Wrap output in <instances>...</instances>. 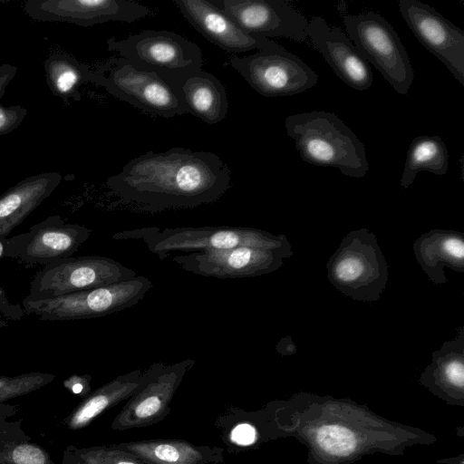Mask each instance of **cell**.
Returning <instances> with one entry per match:
<instances>
[{
    "mask_svg": "<svg viewBox=\"0 0 464 464\" xmlns=\"http://www.w3.org/2000/svg\"><path fill=\"white\" fill-rule=\"evenodd\" d=\"M278 439L293 438L307 451L308 464H353L366 456L399 457L437 437L373 411L350 398L297 392L265 407Z\"/></svg>",
    "mask_w": 464,
    "mask_h": 464,
    "instance_id": "6da1fadb",
    "label": "cell"
},
{
    "mask_svg": "<svg viewBox=\"0 0 464 464\" xmlns=\"http://www.w3.org/2000/svg\"><path fill=\"white\" fill-rule=\"evenodd\" d=\"M116 204L157 213L218 200L231 186V169L211 151L173 147L127 162L106 179Z\"/></svg>",
    "mask_w": 464,
    "mask_h": 464,
    "instance_id": "7a4b0ae2",
    "label": "cell"
},
{
    "mask_svg": "<svg viewBox=\"0 0 464 464\" xmlns=\"http://www.w3.org/2000/svg\"><path fill=\"white\" fill-rule=\"evenodd\" d=\"M285 127L304 161L334 167L356 179L369 170L363 143L336 114L324 111L293 114L285 120Z\"/></svg>",
    "mask_w": 464,
    "mask_h": 464,
    "instance_id": "3957f363",
    "label": "cell"
},
{
    "mask_svg": "<svg viewBox=\"0 0 464 464\" xmlns=\"http://www.w3.org/2000/svg\"><path fill=\"white\" fill-rule=\"evenodd\" d=\"M115 240H140L147 248L163 260L173 252H200L241 246L276 249L291 246L285 235L246 227H156L117 232Z\"/></svg>",
    "mask_w": 464,
    "mask_h": 464,
    "instance_id": "277c9868",
    "label": "cell"
},
{
    "mask_svg": "<svg viewBox=\"0 0 464 464\" xmlns=\"http://www.w3.org/2000/svg\"><path fill=\"white\" fill-rule=\"evenodd\" d=\"M107 48L134 68L153 73L177 90L202 71L200 47L186 37L167 30H143L124 39L111 37Z\"/></svg>",
    "mask_w": 464,
    "mask_h": 464,
    "instance_id": "5b68a950",
    "label": "cell"
},
{
    "mask_svg": "<svg viewBox=\"0 0 464 464\" xmlns=\"http://www.w3.org/2000/svg\"><path fill=\"white\" fill-rule=\"evenodd\" d=\"M326 269L329 282L354 301H378L389 277L377 237L365 227L352 230L343 237Z\"/></svg>",
    "mask_w": 464,
    "mask_h": 464,
    "instance_id": "8992f818",
    "label": "cell"
},
{
    "mask_svg": "<svg viewBox=\"0 0 464 464\" xmlns=\"http://www.w3.org/2000/svg\"><path fill=\"white\" fill-rule=\"evenodd\" d=\"M91 82L147 113L163 118L189 113L181 91L116 55L92 70Z\"/></svg>",
    "mask_w": 464,
    "mask_h": 464,
    "instance_id": "52a82bcc",
    "label": "cell"
},
{
    "mask_svg": "<svg viewBox=\"0 0 464 464\" xmlns=\"http://www.w3.org/2000/svg\"><path fill=\"white\" fill-rule=\"evenodd\" d=\"M152 288L143 276L122 282L81 291L54 298L30 301L23 299L25 314H35L44 321H71L102 317L128 309L141 301Z\"/></svg>",
    "mask_w": 464,
    "mask_h": 464,
    "instance_id": "ba28073f",
    "label": "cell"
},
{
    "mask_svg": "<svg viewBox=\"0 0 464 464\" xmlns=\"http://www.w3.org/2000/svg\"><path fill=\"white\" fill-rule=\"evenodd\" d=\"M348 38L359 53L381 72L399 94H407L414 72L399 34L381 14L368 12L344 15Z\"/></svg>",
    "mask_w": 464,
    "mask_h": 464,
    "instance_id": "9c48e42d",
    "label": "cell"
},
{
    "mask_svg": "<svg viewBox=\"0 0 464 464\" xmlns=\"http://www.w3.org/2000/svg\"><path fill=\"white\" fill-rule=\"evenodd\" d=\"M136 272L102 256H70L53 261L30 283V301H39L111 285L135 277Z\"/></svg>",
    "mask_w": 464,
    "mask_h": 464,
    "instance_id": "30bf717a",
    "label": "cell"
},
{
    "mask_svg": "<svg viewBox=\"0 0 464 464\" xmlns=\"http://www.w3.org/2000/svg\"><path fill=\"white\" fill-rule=\"evenodd\" d=\"M227 63L265 97L298 94L318 82L317 74L302 59L281 45L246 56H231Z\"/></svg>",
    "mask_w": 464,
    "mask_h": 464,
    "instance_id": "8fae6325",
    "label": "cell"
},
{
    "mask_svg": "<svg viewBox=\"0 0 464 464\" xmlns=\"http://www.w3.org/2000/svg\"><path fill=\"white\" fill-rule=\"evenodd\" d=\"M194 359L171 364L159 362L142 372V382L137 392L111 422L114 430L145 428L163 420L170 412V402Z\"/></svg>",
    "mask_w": 464,
    "mask_h": 464,
    "instance_id": "7c38bea8",
    "label": "cell"
},
{
    "mask_svg": "<svg viewBox=\"0 0 464 464\" xmlns=\"http://www.w3.org/2000/svg\"><path fill=\"white\" fill-rule=\"evenodd\" d=\"M292 246L265 249L241 246L169 256L186 272L217 279L254 277L273 273L293 256Z\"/></svg>",
    "mask_w": 464,
    "mask_h": 464,
    "instance_id": "4fadbf2b",
    "label": "cell"
},
{
    "mask_svg": "<svg viewBox=\"0 0 464 464\" xmlns=\"http://www.w3.org/2000/svg\"><path fill=\"white\" fill-rule=\"evenodd\" d=\"M92 230L67 223L60 215H52L32 226L28 232L8 238L5 257L15 258L26 266H46L72 256L90 237Z\"/></svg>",
    "mask_w": 464,
    "mask_h": 464,
    "instance_id": "5bb4252c",
    "label": "cell"
},
{
    "mask_svg": "<svg viewBox=\"0 0 464 464\" xmlns=\"http://www.w3.org/2000/svg\"><path fill=\"white\" fill-rule=\"evenodd\" d=\"M399 11L420 44L464 86V32L418 0H399Z\"/></svg>",
    "mask_w": 464,
    "mask_h": 464,
    "instance_id": "9a60e30c",
    "label": "cell"
},
{
    "mask_svg": "<svg viewBox=\"0 0 464 464\" xmlns=\"http://www.w3.org/2000/svg\"><path fill=\"white\" fill-rule=\"evenodd\" d=\"M246 34L306 42V17L285 0H210Z\"/></svg>",
    "mask_w": 464,
    "mask_h": 464,
    "instance_id": "2e32d148",
    "label": "cell"
},
{
    "mask_svg": "<svg viewBox=\"0 0 464 464\" xmlns=\"http://www.w3.org/2000/svg\"><path fill=\"white\" fill-rule=\"evenodd\" d=\"M24 10L36 21L84 27L107 22L133 23L152 13L149 6L130 0H29Z\"/></svg>",
    "mask_w": 464,
    "mask_h": 464,
    "instance_id": "e0dca14e",
    "label": "cell"
},
{
    "mask_svg": "<svg viewBox=\"0 0 464 464\" xmlns=\"http://www.w3.org/2000/svg\"><path fill=\"white\" fill-rule=\"evenodd\" d=\"M173 4L204 38L224 52L239 53L280 47L273 40L244 32L210 0H173Z\"/></svg>",
    "mask_w": 464,
    "mask_h": 464,
    "instance_id": "ac0fdd59",
    "label": "cell"
},
{
    "mask_svg": "<svg viewBox=\"0 0 464 464\" xmlns=\"http://www.w3.org/2000/svg\"><path fill=\"white\" fill-rule=\"evenodd\" d=\"M306 35L344 83L357 91L372 86L373 76L369 63L343 31L332 27L324 18L314 16L308 22Z\"/></svg>",
    "mask_w": 464,
    "mask_h": 464,
    "instance_id": "d6986e66",
    "label": "cell"
},
{
    "mask_svg": "<svg viewBox=\"0 0 464 464\" xmlns=\"http://www.w3.org/2000/svg\"><path fill=\"white\" fill-rule=\"evenodd\" d=\"M419 383L450 406H464V326L431 353Z\"/></svg>",
    "mask_w": 464,
    "mask_h": 464,
    "instance_id": "ffe728a7",
    "label": "cell"
},
{
    "mask_svg": "<svg viewBox=\"0 0 464 464\" xmlns=\"http://www.w3.org/2000/svg\"><path fill=\"white\" fill-rule=\"evenodd\" d=\"M412 248L419 266L435 285L448 282L445 266L464 273V234L461 232L433 228L420 235Z\"/></svg>",
    "mask_w": 464,
    "mask_h": 464,
    "instance_id": "44dd1931",
    "label": "cell"
},
{
    "mask_svg": "<svg viewBox=\"0 0 464 464\" xmlns=\"http://www.w3.org/2000/svg\"><path fill=\"white\" fill-rule=\"evenodd\" d=\"M62 181L58 172H44L27 177L0 196V237H5L37 207Z\"/></svg>",
    "mask_w": 464,
    "mask_h": 464,
    "instance_id": "7402d4cb",
    "label": "cell"
},
{
    "mask_svg": "<svg viewBox=\"0 0 464 464\" xmlns=\"http://www.w3.org/2000/svg\"><path fill=\"white\" fill-rule=\"evenodd\" d=\"M111 448L132 453L152 464H222L224 449L195 445L184 440H146L120 442Z\"/></svg>",
    "mask_w": 464,
    "mask_h": 464,
    "instance_id": "603a6c76",
    "label": "cell"
},
{
    "mask_svg": "<svg viewBox=\"0 0 464 464\" xmlns=\"http://www.w3.org/2000/svg\"><path fill=\"white\" fill-rule=\"evenodd\" d=\"M142 372L136 369L119 375L91 392L65 419L66 427L72 430L83 429L105 411L129 399L141 385Z\"/></svg>",
    "mask_w": 464,
    "mask_h": 464,
    "instance_id": "cb8c5ba5",
    "label": "cell"
},
{
    "mask_svg": "<svg viewBox=\"0 0 464 464\" xmlns=\"http://www.w3.org/2000/svg\"><path fill=\"white\" fill-rule=\"evenodd\" d=\"M225 443L234 451L255 449L270 440H278L266 410L245 411L229 408L216 422Z\"/></svg>",
    "mask_w": 464,
    "mask_h": 464,
    "instance_id": "d4e9b609",
    "label": "cell"
},
{
    "mask_svg": "<svg viewBox=\"0 0 464 464\" xmlns=\"http://www.w3.org/2000/svg\"><path fill=\"white\" fill-rule=\"evenodd\" d=\"M182 97L189 114L207 124H217L228 111L226 89L218 78L200 71L188 79L181 87Z\"/></svg>",
    "mask_w": 464,
    "mask_h": 464,
    "instance_id": "484cf974",
    "label": "cell"
},
{
    "mask_svg": "<svg viewBox=\"0 0 464 464\" xmlns=\"http://www.w3.org/2000/svg\"><path fill=\"white\" fill-rule=\"evenodd\" d=\"M450 157L447 146L440 136H418L412 140L400 185L408 188L420 171L445 175L449 169Z\"/></svg>",
    "mask_w": 464,
    "mask_h": 464,
    "instance_id": "4316f807",
    "label": "cell"
},
{
    "mask_svg": "<svg viewBox=\"0 0 464 464\" xmlns=\"http://www.w3.org/2000/svg\"><path fill=\"white\" fill-rule=\"evenodd\" d=\"M46 83L52 93L64 101L80 100V88L91 82L92 70L65 53H55L44 63Z\"/></svg>",
    "mask_w": 464,
    "mask_h": 464,
    "instance_id": "83f0119b",
    "label": "cell"
},
{
    "mask_svg": "<svg viewBox=\"0 0 464 464\" xmlns=\"http://www.w3.org/2000/svg\"><path fill=\"white\" fill-rule=\"evenodd\" d=\"M64 458L83 464H152L132 453L110 446L80 449L70 447Z\"/></svg>",
    "mask_w": 464,
    "mask_h": 464,
    "instance_id": "f1b7e54d",
    "label": "cell"
},
{
    "mask_svg": "<svg viewBox=\"0 0 464 464\" xmlns=\"http://www.w3.org/2000/svg\"><path fill=\"white\" fill-rule=\"evenodd\" d=\"M52 373L32 372L15 376H0V402L33 392L54 380Z\"/></svg>",
    "mask_w": 464,
    "mask_h": 464,
    "instance_id": "f546056e",
    "label": "cell"
},
{
    "mask_svg": "<svg viewBox=\"0 0 464 464\" xmlns=\"http://www.w3.org/2000/svg\"><path fill=\"white\" fill-rule=\"evenodd\" d=\"M16 73V66L8 63L0 65V135L10 133L17 129L28 113V110L19 104L6 107L1 103L6 88Z\"/></svg>",
    "mask_w": 464,
    "mask_h": 464,
    "instance_id": "4dcf8cb0",
    "label": "cell"
},
{
    "mask_svg": "<svg viewBox=\"0 0 464 464\" xmlns=\"http://www.w3.org/2000/svg\"><path fill=\"white\" fill-rule=\"evenodd\" d=\"M0 459L2 464H53L44 450L31 442L14 444Z\"/></svg>",
    "mask_w": 464,
    "mask_h": 464,
    "instance_id": "1f68e13d",
    "label": "cell"
},
{
    "mask_svg": "<svg viewBox=\"0 0 464 464\" xmlns=\"http://www.w3.org/2000/svg\"><path fill=\"white\" fill-rule=\"evenodd\" d=\"M24 314L22 304L11 303L5 291L0 286V329L20 321Z\"/></svg>",
    "mask_w": 464,
    "mask_h": 464,
    "instance_id": "d6a6232c",
    "label": "cell"
},
{
    "mask_svg": "<svg viewBox=\"0 0 464 464\" xmlns=\"http://www.w3.org/2000/svg\"><path fill=\"white\" fill-rule=\"evenodd\" d=\"M91 380L92 376L89 374H73L68 379L64 380L63 385L72 392L80 394L84 398L91 392Z\"/></svg>",
    "mask_w": 464,
    "mask_h": 464,
    "instance_id": "836d02e7",
    "label": "cell"
},
{
    "mask_svg": "<svg viewBox=\"0 0 464 464\" xmlns=\"http://www.w3.org/2000/svg\"><path fill=\"white\" fill-rule=\"evenodd\" d=\"M276 351L283 356H289L296 353L297 348L291 336L280 339L276 346Z\"/></svg>",
    "mask_w": 464,
    "mask_h": 464,
    "instance_id": "e575fe53",
    "label": "cell"
},
{
    "mask_svg": "<svg viewBox=\"0 0 464 464\" xmlns=\"http://www.w3.org/2000/svg\"><path fill=\"white\" fill-rule=\"evenodd\" d=\"M438 464H464V454L437 459Z\"/></svg>",
    "mask_w": 464,
    "mask_h": 464,
    "instance_id": "d590c367",
    "label": "cell"
},
{
    "mask_svg": "<svg viewBox=\"0 0 464 464\" xmlns=\"http://www.w3.org/2000/svg\"><path fill=\"white\" fill-rule=\"evenodd\" d=\"M8 237H0V259L5 257Z\"/></svg>",
    "mask_w": 464,
    "mask_h": 464,
    "instance_id": "8d00e7d4",
    "label": "cell"
},
{
    "mask_svg": "<svg viewBox=\"0 0 464 464\" xmlns=\"http://www.w3.org/2000/svg\"><path fill=\"white\" fill-rule=\"evenodd\" d=\"M63 464H83L78 461L72 460L70 459L64 458L63 459Z\"/></svg>",
    "mask_w": 464,
    "mask_h": 464,
    "instance_id": "74e56055",
    "label": "cell"
}]
</instances>
